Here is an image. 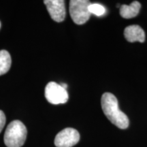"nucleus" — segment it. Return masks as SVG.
Listing matches in <instances>:
<instances>
[{"label":"nucleus","instance_id":"nucleus-8","mask_svg":"<svg viewBox=\"0 0 147 147\" xmlns=\"http://www.w3.org/2000/svg\"><path fill=\"white\" fill-rule=\"evenodd\" d=\"M141 4L137 1H134L130 5H122L120 7V15L124 18H131L138 14Z\"/></svg>","mask_w":147,"mask_h":147},{"label":"nucleus","instance_id":"nucleus-11","mask_svg":"<svg viewBox=\"0 0 147 147\" xmlns=\"http://www.w3.org/2000/svg\"><path fill=\"white\" fill-rule=\"evenodd\" d=\"M5 124V116L3 111L0 110V133L4 127Z\"/></svg>","mask_w":147,"mask_h":147},{"label":"nucleus","instance_id":"nucleus-6","mask_svg":"<svg viewBox=\"0 0 147 147\" xmlns=\"http://www.w3.org/2000/svg\"><path fill=\"white\" fill-rule=\"evenodd\" d=\"M44 3L53 21L58 23L64 21L66 10L63 0H45Z\"/></svg>","mask_w":147,"mask_h":147},{"label":"nucleus","instance_id":"nucleus-4","mask_svg":"<svg viewBox=\"0 0 147 147\" xmlns=\"http://www.w3.org/2000/svg\"><path fill=\"white\" fill-rule=\"evenodd\" d=\"M45 97L48 102L55 105L65 104L69 98L67 90L55 82H50L47 84Z\"/></svg>","mask_w":147,"mask_h":147},{"label":"nucleus","instance_id":"nucleus-13","mask_svg":"<svg viewBox=\"0 0 147 147\" xmlns=\"http://www.w3.org/2000/svg\"><path fill=\"white\" fill-rule=\"evenodd\" d=\"M0 28H1V22H0Z\"/></svg>","mask_w":147,"mask_h":147},{"label":"nucleus","instance_id":"nucleus-3","mask_svg":"<svg viewBox=\"0 0 147 147\" xmlns=\"http://www.w3.org/2000/svg\"><path fill=\"white\" fill-rule=\"evenodd\" d=\"M91 4L88 0H71L69 1V13L75 23L82 25L89 21L91 15L89 10Z\"/></svg>","mask_w":147,"mask_h":147},{"label":"nucleus","instance_id":"nucleus-12","mask_svg":"<svg viewBox=\"0 0 147 147\" xmlns=\"http://www.w3.org/2000/svg\"><path fill=\"white\" fill-rule=\"evenodd\" d=\"M61 86L62 87L64 88V89L67 90V85L66 84H61Z\"/></svg>","mask_w":147,"mask_h":147},{"label":"nucleus","instance_id":"nucleus-2","mask_svg":"<svg viewBox=\"0 0 147 147\" xmlns=\"http://www.w3.org/2000/svg\"><path fill=\"white\" fill-rule=\"evenodd\" d=\"M27 128L21 121H12L4 134V143L8 147H21L27 138Z\"/></svg>","mask_w":147,"mask_h":147},{"label":"nucleus","instance_id":"nucleus-10","mask_svg":"<svg viewBox=\"0 0 147 147\" xmlns=\"http://www.w3.org/2000/svg\"><path fill=\"white\" fill-rule=\"evenodd\" d=\"M89 10L91 14L101 16L106 13V8L100 3H91L89 6Z\"/></svg>","mask_w":147,"mask_h":147},{"label":"nucleus","instance_id":"nucleus-7","mask_svg":"<svg viewBox=\"0 0 147 147\" xmlns=\"http://www.w3.org/2000/svg\"><path fill=\"white\" fill-rule=\"evenodd\" d=\"M124 36L125 39L129 42H144L145 33L139 25H133L127 27L125 29Z\"/></svg>","mask_w":147,"mask_h":147},{"label":"nucleus","instance_id":"nucleus-5","mask_svg":"<svg viewBox=\"0 0 147 147\" xmlns=\"http://www.w3.org/2000/svg\"><path fill=\"white\" fill-rule=\"evenodd\" d=\"M80 140V134L76 129L67 127L59 132L55 139L57 147H72Z\"/></svg>","mask_w":147,"mask_h":147},{"label":"nucleus","instance_id":"nucleus-1","mask_svg":"<svg viewBox=\"0 0 147 147\" xmlns=\"http://www.w3.org/2000/svg\"><path fill=\"white\" fill-rule=\"evenodd\" d=\"M101 104L104 115L112 123L122 129L128 127L129 121L127 116L119 108L118 100L115 95L110 93H104Z\"/></svg>","mask_w":147,"mask_h":147},{"label":"nucleus","instance_id":"nucleus-9","mask_svg":"<svg viewBox=\"0 0 147 147\" xmlns=\"http://www.w3.org/2000/svg\"><path fill=\"white\" fill-rule=\"evenodd\" d=\"M11 57L8 51H0V76L8 72L11 67Z\"/></svg>","mask_w":147,"mask_h":147}]
</instances>
